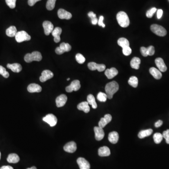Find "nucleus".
I'll return each mask as SVG.
<instances>
[{"mask_svg":"<svg viewBox=\"0 0 169 169\" xmlns=\"http://www.w3.org/2000/svg\"><path fill=\"white\" fill-rule=\"evenodd\" d=\"M75 58H76V61L78 64H83L86 61V59L84 57V56L81 55V54H80V53H78V54L76 55Z\"/></svg>","mask_w":169,"mask_h":169,"instance_id":"obj_39","label":"nucleus"},{"mask_svg":"<svg viewBox=\"0 0 169 169\" xmlns=\"http://www.w3.org/2000/svg\"><path fill=\"white\" fill-rule=\"evenodd\" d=\"M7 160L9 163H16L19 161V157L16 154H10L8 157Z\"/></svg>","mask_w":169,"mask_h":169,"instance_id":"obj_28","label":"nucleus"},{"mask_svg":"<svg viewBox=\"0 0 169 169\" xmlns=\"http://www.w3.org/2000/svg\"><path fill=\"white\" fill-rule=\"evenodd\" d=\"M27 169H37V168H36V167L33 166L31 168H27Z\"/></svg>","mask_w":169,"mask_h":169,"instance_id":"obj_50","label":"nucleus"},{"mask_svg":"<svg viewBox=\"0 0 169 169\" xmlns=\"http://www.w3.org/2000/svg\"><path fill=\"white\" fill-rule=\"evenodd\" d=\"M62 32V28L59 27H55L52 32V35L54 37V42L56 43H58L61 41L60 35Z\"/></svg>","mask_w":169,"mask_h":169,"instance_id":"obj_19","label":"nucleus"},{"mask_svg":"<svg viewBox=\"0 0 169 169\" xmlns=\"http://www.w3.org/2000/svg\"><path fill=\"white\" fill-rule=\"evenodd\" d=\"M64 150L68 153H73L77 150V145L74 141H70L64 146Z\"/></svg>","mask_w":169,"mask_h":169,"instance_id":"obj_12","label":"nucleus"},{"mask_svg":"<svg viewBox=\"0 0 169 169\" xmlns=\"http://www.w3.org/2000/svg\"><path fill=\"white\" fill-rule=\"evenodd\" d=\"M150 73L157 80H160L162 77V74L159 70L154 67H151L150 69Z\"/></svg>","mask_w":169,"mask_h":169,"instance_id":"obj_27","label":"nucleus"},{"mask_svg":"<svg viewBox=\"0 0 169 169\" xmlns=\"http://www.w3.org/2000/svg\"><path fill=\"white\" fill-rule=\"evenodd\" d=\"M105 89L108 98L112 99L114 94L119 89V85L116 81H112L106 85Z\"/></svg>","mask_w":169,"mask_h":169,"instance_id":"obj_1","label":"nucleus"},{"mask_svg":"<svg viewBox=\"0 0 169 169\" xmlns=\"http://www.w3.org/2000/svg\"><path fill=\"white\" fill-rule=\"evenodd\" d=\"M94 131L96 140L100 141L103 139L105 135L103 129L100 127L99 126H96L94 127Z\"/></svg>","mask_w":169,"mask_h":169,"instance_id":"obj_15","label":"nucleus"},{"mask_svg":"<svg viewBox=\"0 0 169 169\" xmlns=\"http://www.w3.org/2000/svg\"><path fill=\"white\" fill-rule=\"evenodd\" d=\"M104 19L103 16H101L100 17L99 19L98 20V24L99 26H102L103 28L105 27V25L103 23V21Z\"/></svg>","mask_w":169,"mask_h":169,"instance_id":"obj_45","label":"nucleus"},{"mask_svg":"<svg viewBox=\"0 0 169 169\" xmlns=\"http://www.w3.org/2000/svg\"><path fill=\"white\" fill-rule=\"evenodd\" d=\"M157 8L155 7L152 8V9L148 10L146 13V16L148 18H151L153 16L154 14L157 11Z\"/></svg>","mask_w":169,"mask_h":169,"instance_id":"obj_42","label":"nucleus"},{"mask_svg":"<svg viewBox=\"0 0 169 169\" xmlns=\"http://www.w3.org/2000/svg\"><path fill=\"white\" fill-rule=\"evenodd\" d=\"M153 132V130L151 129H148L147 130H142L138 134V137L140 139L144 138L150 135Z\"/></svg>","mask_w":169,"mask_h":169,"instance_id":"obj_31","label":"nucleus"},{"mask_svg":"<svg viewBox=\"0 0 169 169\" xmlns=\"http://www.w3.org/2000/svg\"><path fill=\"white\" fill-rule=\"evenodd\" d=\"M28 92L31 93H39L42 91V88L39 84L33 83L30 84L27 87Z\"/></svg>","mask_w":169,"mask_h":169,"instance_id":"obj_21","label":"nucleus"},{"mask_svg":"<svg viewBox=\"0 0 169 169\" xmlns=\"http://www.w3.org/2000/svg\"><path fill=\"white\" fill-rule=\"evenodd\" d=\"M42 54L38 51L33 52L31 54L28 53L24 57V60L26 63H31L33 61H41L42 60Z\"/></svg>","mask_w":169,"mask_h":169,"instance_id":"obj_3","label":"nucleus"},{"mask_svg":"<svg viewBox=\"0 0 169 169\" xmlns=\"http://www.w3.org/2000/svg\"><path fill=\"white\" fill-rule=\"evenodd\" d=\"M1 152H0V160H1Z\"/></svg>","mask_w":169,"mask_h":169,"instance_id":"obj_51","label":"nucleus"},{"mask_svg":"<svg viewBox=\"0 0 169 169\" xmlns=\"http://www.w3.org/2000/svg\"><path fill=\"white\" fill-rule=\"evenodd\" d=\"M141 64V60L140 58L137 57H134L132 59L130 62V65L133 69L138 70L140 68V64Z\"/></svg>","mask_w":169,"mask_h":169,"instance_id":"obj_29","label":"nucleus"},{"mask_svg":"<svg viewBox=\"0 0 169 169\" xmlns=\"http://www.w3.org/2000/svg\"><path fill=\"white\" fill-rule=\"evenodd\" d=\"M163 122L162 121V120H158V121H157V122L154 124V126L157 128L159 127L161 125H163Z\"/></svg>","mask_w":169,"mask_h":169,"instance_id":"obj_48","label":"nucleus"},{"mask_svg":"<svg viewBox=\"0 0 169 169\" xmlns=\"http://www.w3.org/2000/svg\"><path fill=\"white\" fill-rule=\"evenodd\" d=\"M81 87L80 81L78 80H75L71 82V84L66 87V92L71 93L72 91H77Z\"/></svg>","mask_w":169,"mask_h":169,"instance_id":"obj_8","label":"nucleus"},{"mask_svg":"<svg viewBox=\"0 0 169 169\" xmlns=\"http://www.w3.org/2000/svg\"><path fill=\"white\" fill-rule=\"evenodd\" d=\"M155 63L160 71L162 72H165L166 71L167 68L162 58H157L155 60Z\"/></svg>","mask_w":169,"mask_h":169,"instance_id":"obj_20","label":"nucleus"},{"mask_svg":"<svg viewBox=\"0 0 169 169\" xmlns=\"http://www.w3.org/2000/svg\"><path fill=\"white\" fill-rule=\"evenodd\" d=\"M78 110L83 111L84 113H87L90 112V109L87 102H82L78 105Z\"/></svg>","mask_w":169,"mask_h":169,"instance_id":"obj_26","label":"nucleus"},{"mask_svg":"<svg viewBox=\"0 0 169 169\" xmlns=\"http://www.w3.org/2000/svg\"><path fill=\"white\" fill-rule=\"evenodd\" d=\"M56 0H48L46 3V8L48 10H52L55 7Z\"/></svg>","mask_w":169,"mask_h":169,"instance_id":"obj_37","label":"nucleus"},{"mask_svg":"<svg viewBox=\"0 0 169 169\" xmlns=\"http://www.w3.org/2000/svg\"><path fill=\"white\" fill-rule=\"evenodd\" d=\"M87 100L88 104L92 105V108L94 109H96L97 108V103H96V99H95V98H94L93 95L91 94H89L87 96Z\"/></svg>","mask_w":169,"mask_h":169,"instance_id":"obj_32","label":"nucleus"},{"mask_svg":"<svg viewBox=\"0 0 169 169\" xmlns=\"http://www.w3.org/2000/svg\"><path fill=\"white\" fill-rule=\"evenodd\" d=\"M98 154L99 156L102 157L109 156L110 154V150L106 146L100 147L98 150Z\"/></svg>","mask_w":169,"mask_h":169,"instance_id":"obj_25","label":"nucleus"},{"mask_svg":"<svg viewBox=\"0 0 169 169\" xmlns=\"http://www.w3.org/2000/svg\"><path fill=\"white\" fill-rule=\"evenodd\" d=\"M88 16L91 19V22L93 25H96L98 23V19L96 17V15L93 12L90 11L88 13Z\"/></svg>","mask_w":169,"mask_h":169,"instance_id":"obj_36","label":"nucleus"},{"mask_svg":"<svg viewBox=\"0 0 169 169\" xmlns=\"http://www.w3.org/2000/svg\"><path fill=\"white\" fill-rule=\"evenodd\" d=\"M97 99L99 100L100 102H105L106 101L108 97L106 94L103 93V92H99L97 94Z\"/></svg>","mask_w":169,"mask_h":169,"instance_id":"obj_38","label":"nucleus"},{"mask_svg":"<svg viewBox=\"0 0 169 169\" xmlns=\"http://www.w3.org/2000/svg\"><path fill=\"white\" fill-rule=\"evenodd\" d=\"M151 30L157 35L163 37L167 35V31L166 29L162 26L157 24H154L151 26Z\"/></svg>","mask_w":169,"mask_h":169,"instance_id":"obj_4","label":"nucleus"},{"mask_svg":"<svg viewBox=\"0 0 169 169\" xmlns=\"http://www.w3.org/2000/svg\"><path fill=\"white\" fill-rule=\"evenodd\" d=\"M70 80V78H68L67 79V80L68 81H69V80Z\"/></svg>","mask_w":169,"mask_h":169,"instance_id":"obj_52","label":"nucleus"},{"mask_svg":"<svg viewBox=\"0 0 169 169\" xmlns=\"http://www.w3.org/2000/svg\"><path fill=\"white\" fill-rule=\"evenodd\" d=\"M8 68L10 70L14 72L19 73L22 70V67L21 64L18 63H14V64H8L7 65Z\"/></svg>","mask_w":169,"mask_h":169,"instance_id":"obj_24","label":"nucleus"},{"mask_svg":"<svg viewBox=\"0 0 169 169\" xmlns=\"http://www.w3.org/2000/svg\"><path fill=\"white\" fill-rule=\"evenodd\" d=\"M54 76V74L49 70H44L42 71V76L39 78V80L42 82H44L52 78Z\"/></svg>","mask_w":169,"mask_h":169,"instance_id":"obj_14","label":"nucleus"},{"mask_svg":"<svg viewBox=\"0 0 169 169\" xmlns=\"http://www.w3.org/2000/svg\"><path fill=\"white\" fill-rule=\"evenodd\" d=\"M40 1L41 0H28V5H29L30 6H33L36 3Z\"/></svg>","mask_w":169,"mask_h":169,"instance_id":"obj_46","label":"nucleus"},{"mask_svg":"<svg viewBox=\"0 0 169 169\" xmlns=\"http://www.w3.org/2000/svg\"><path fill=\"white\" fill-rule=\"evenodd\" d=\"M0 74L2 75L5 78H8L10 76L9 72L6 71V70L5 68L1 65H0Z\"/></svg>","mask_w":169,"mask_h":169,"instance_id":"obj_40","label":"nucleus"},{"mask_svg":"<svg viewBox=\"0 0 169 169\" xmlns=\"http://www.w3.org/2000/svg\"><path fill=\"white\" fill-rule=\"evenodd\" d=\"M42 26L44 28V33L46 35H49L54 30V26L50 21H44Z\"/></svg>","mask_w":169,"mask_h":169,"instance_id":"obj_11","label":"nucleus"},{"mask_svg":"<svg viewBox=\"0 0 169 169\" xmlns=\"http://www.w3.org/2000/svg\"><path fill=\"white\" fill-rule=\"evenodd\" d=\"M128 84L130 86L134 88L137 87L138 84V80L137 78L135 76H132L130 77L128 80Z\"/></svg>","mask_w":169,"mask_h":169,"instance_id":"obj_34","label":"nucleus"},{"mask_svg":"<svg viewBox=\"0 0 169 169\" xmlns=\"http://www.w3.org/2000/svg\"><path fill=\"white\" fill-rule=\"evenodd\" d=\"M163 134L157 132L154 135V141L156 144L160 143L163 140Z\"/></svg>","mask_w":169,"mask_h":169,"instance_id":"obj_35","label":"nucleus"},{"mask_svg":"<svg viewBox=\"0 0 169 169\" xmlns=\"http://www.w3.org/2000/svg\"><path fill=\"white\" fill-rule=\"evenodd\" d=\"M44 122L49 124L51 127L55 126L57 122V119L55 116L52 114H48L43 118Z\"/></svg>","mask_w":169,"mask_h":169,"instance_id":"obj_7","label":"nucleus"},{"mask_svg":"<svg viewBox=\"0 0 169 169\" xmlns=\"http://www.w3.org/2000/svg\"><path fill=\"white\" fill-rule=\"evenodd\" d=\"M108 140L112 144H116L119 140V135L116 132H110L108 136Z\"/></svg>","mask_w":169,"mask_h":169,"instance_id":"obj_23","label":"nucleus"},{"mask_svg":"<svg viewBox=\"0 0 169 169\" xmlns=\"http://www.w3.org/2000/svg\"><path fill=\"white\" fill-rule=\"evenodd\" d=\"M17 33V30L15 26H10L6 31L7 35L10 37H15Z\"/></svg>","mask_w":169,"mask_h":169,"instance_id":"obj_30","label":"nucleus"},{"mask_svg":"<svg viewBox=\"0 0 169 169\" xmlns=\"http://www.w3.org/2000/svg\"><path fill=\"white\" fill-rule=\"evenodd\" d=\"M118 45L122 48L130 46L129 42L126 38H120L118 41Z\"/></svg>","mask_w":169,"mask_h":169,"instance_id":"obj_33","label":"nucleus"},{"mask_svg":"<svg viewBox=\"0 0 169 169\" xmlns=\"http://www.w3.org/2000/svg\"><path fill=\"white\" fill-rule=\"evenodd\" d=\"M88 68L91 71L98 70V71L102 72L105 70L106 66L104 64H97L94 62H90L88 64Z\"/></svg>","mask_w":169,"mask_h":169,"instance_id":"obj_9","label":"nucleus"},{"mask_svg":"<svg viewBox=\"0 0 169 169\" xmlns=\"http://www.w3.org/2000/svg\"><path fill=\"white\" fill-rule=\"evenodd\" d=\"M57 14L59 19H61L69 20L72 17V14L71 13L63 9L58 10Z\"/></svg>","mask_w":169,"mask_h":169,"instance_id":"obj_13","label":"nucleus"},{"mask_svg":"<svg viewBox=\"0 0 169 169\" xmlns=\"http://www.w3.org/2000/svg\"><path fill=\"white\" fill-rule=\"evenodd\" d=\"M163 11L161 9H159L157 12V17L158 19H160L163 15Z\"/></svg>","mask_w":169,"mask_h":169,"instance_id":"obj_47","label":"nucleus"},{"mask_svg":"<svg viewBox=\"0 0 169 169\" xmlns=\"http://www.w3.org/2000/svg\"><path fill=\"white\" fill-rule=\"evenodd\" d=\"M15 39L17 42L21 43L25 41H30L31 37L26 31H21L17 32L15 36Z\"/></svg>","mask_w":169,"mask_h":169,"instance_id":"obj_5","label":"nucleus"},{"mask_svg":"<svg viewBox=\"0 0 169 169\" xmlns=\"http://www.w3.org/2000/svg\"><path fill=\"white\" fill-rule=\"evenodd\" d=\"M118 70L115 68L112 67L107 69L105 71V75L108 79H112L118 75Z\"/></svg>","mask_w":169,"mask_h":169,"instance_id":"obj_22","label":"nucleus"},{"mask_svg":"<svg viewBox=\"0 0 169 169\" xmlns=\"http://www.w3.org/2000/svg\"><path fill=\"white\" fill-rule=\"evenodd\" d=\"M112 120V116L110 114H106L103 118H101L100 121L98 123L100 127L103 128L106 125L109 123Z\"/></svg>","mask_w":169,"mask_h":169,"instance_id":"obj_17","label":"nucleus"},{"mask_svg":"<svg viewBox=\"0 0 169 169\" xmlns=\"http://www.w3.org/2000/svg\"><path fill=\"white\" fill-rule=\"evenodd\" d=\"M67 100V96L64 94H61L60 96H58L55 100L56 106L59 108L64 106L66 103Z\"/></svg>","mask_w":169,"mask_h":169,"instance_id":"obj_18","label":"nucleus"},{"mask_svg":"<svg viewBox=\"0 0 169 169\" xmlns=\"http://www.w3.org/2000/svg\"><path fill=\"white\" fill-rule=\"evenodd\" d=\"M0 169H14L12 167L10 166H3L1 167Z\"/></svg>","mask_w":169,"mask_h":169,"instance_id":"obj_49","label":"nucleus"},{"mask_svg":"<svg viewBox=\"0 0 169 169\" xmlns=\"http://www.w3.org/2000/svg\"><path fill=\"white\" fill-rule=\"evenodd\" d=\"M141 54L144 57L148 56V55H154L155 50L154 47L153 46H150V47L148 48L142 47L141 48Z\"/></svg>","mask_w":169,"mask_h":169,"instance_id":"obj_10","label":"nucleus"},{"mask_svg":"<svg viewBox=\"0 0 169 169\" xmlns=\"http://www.w3.org/2000/svg\"><path fill=\"white\" fill-rule=\"evenodd\" d=\"M163 137L166 139L167 143L169 144V129L163 132Z\"/></svg>","mask_w":169,"mask_h":169,"instance_id":"obj_44","label":"nucleus"},{"mask_svg":"<svg viewBox=\"0 0 169 169\" xmlns=\"http://www.w3.org/2000/svg\"><path fill=\"white\" fill-rule=\"evenodd\" d=\"M122 51L123 54H124V55H126V56H128V55H131L132 53V51L130 46L123 48Z\"/></svg>","mask_w":169,"mask_h":169,"instance_id":"obj_43","label":"nucleus"},{"mask_svg":"<svg viewBox=\"0 0 169 169\" xmlns=\"http://www.w3.org/2000/svg\"><path fill=\"white\" fill-rule=\"evenodd\" d=\"M116 19L119 26L125 28L129 26L130 20L128 16L124 11H120L116 15Z\"/></svg>","mask_w":169,"mask_h":169,"instance_id":"obj_2","label":"nucleus"},{"mask_svg":"<svg viewBox=\"0 0 169 169\" xmlns=\"http://www.w3.org/2000/svg\"><path fill=\"white\" fill-rule=\"evenodd\" d=\"M80 169H90V164L87 160L83 157L78 158L77 161Z\"/></svg>","mask_w":169,"mask_h":169,"instance_id":"obj_16","label":"nucleus"},{"mask_svg":"<svg viewBox=\"0 0 169 169\" xmlns=\"http://www.w3.org/2000/svg\"><path fill=\"white\" fill-rule=\"evenodd\" d=\"M71 49V46L69 43L63 42L60 44V46L55 48V52L58 55H62L64 52L70 51Z\"/></svg>","mask_w":169,"mask_h":169,"instance_id":"obj_6","label":"nucleus"},{"mask_svg":"<svg viewBox=\"0 0 169 169\" xmlns=\"http://www.w3.org/2000/svg\"><path fill=\"white\" fill-rule=\"evenodd\" d=\"M17 0H5L7 5L10 9H14L16 7V3Z\"/></svg>","mask_w":169,"mask_h":169,"instance_id":"obj_41","label":"nucleus"}]
</instances>
